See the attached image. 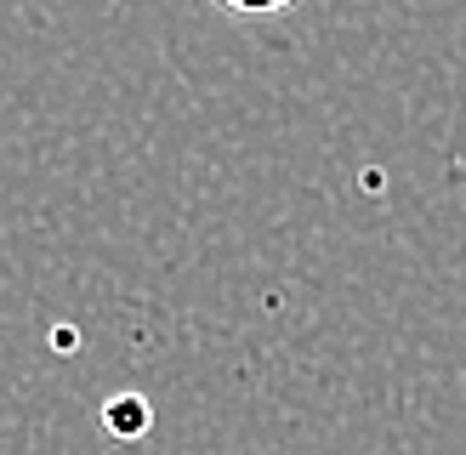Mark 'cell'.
<instances>
[{"mask_svg": "<svg viewBox=\"0 0 466 455\" xmlns=\"http://www.w3.org/2000/svg\"><path fill=\"white\" fill-rule=\"evenodd\" d=\"M222 12H233V17H279V12H290L296 0H217Z\"/></svg>", "mask_w": 466, "mask_h": 455, "instance_id": "7a4b0ae2", "label": "cell"}, {"mask_svg": "<svg viewBox=\"0 0 466 455\" xmlns=\"http://www.w3.org/2000/svg\"><path fill=\"white\" fill-rule=\"evenodd\" d=\"M148 421H154V410L137 399V393H120V399L103 410V427H108V432H120V439H137V432H148Z\"/></svg>", "mask_w": 466, "mask_h": 455, "instance_id": "6da1fadb", "label": "cell"}]
</instances>
